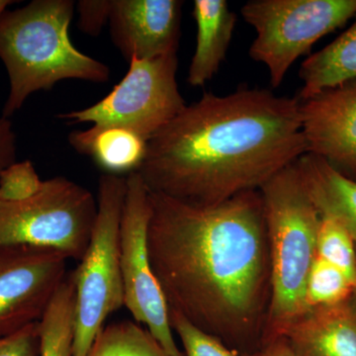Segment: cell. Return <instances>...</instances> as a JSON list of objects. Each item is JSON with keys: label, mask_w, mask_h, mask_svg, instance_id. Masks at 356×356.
<instances>
[{"label": "cell", "mask_w": 356, "mask_h": 356, "mask_svg": "<svg viewBox=\"0 0 356 356\" xmlns=\"http://www.w3.org/2000/svg\"><path fill=\"white\" fill-rule=\"evenodd\" d=\"M307 154L300 100L264 88L205 92L147 142V189L194 206L259 191Z\"/></svg>", "instance_id": "cell-2"}, {"label": "cell", "mask_w": 356, "mask_h": 356, "mask_svg": "<svg viewBox=\"0 0 356 356\" xmlns=\"http://www.w3.org/2000/svg\"><path fill=\"white\" fill-rule=\"evenodd\" d=\"M355 238L346 226L329 216H321L317 257L341 269L356 285Z\"/></svg>", "instance_id": "cell-21"}, {"label": "cell", "mask_w": 356, "mask_h": 356, "mask_svg": "<svg viewBox=\"0 0 356 356\" xmlns=\"http://www.w3.org/2000/svg\"><path fill=\"white\" fill-rule=\"evenodd\" d=\"M69 140L74 149L90 156L96 165L110 175L136 172L147 149V140L122 128H110L93 134L86 130L76 131L70 134Z\"/></svg>", "instance_id": "cell-17"}, {"label": "cell", "mask_w": 356, "mask_h": 356, "mask_svg": "<svg viewBox=\"0 0 356 356\" xmlns=\"http://www.w3.org/2000/svg\"><path fill=\"white\" fill-rule=\"evenodd\" d=\"M79 28L91 37H97L109 24L113 0H79L76 4Z\"/></svg>", "instance_id": "cell-24"}, {"label": "cell", "mask_w": 356, "mask_h": 356, "mask_svg": "<svg viewBox=\"0 0 356 356\" xmlns=\"http://www.w3.org/2000/svg\"><path fill=\"white\" fill-rule=\"evenodd\" d=\"M307 154L356 180V79L300 102Z\"/></svg>", "instance_id": "cell-11"}, {"label": "cell", "mask_w": 356, "mask_h": 356, "mask_svg": "<svg viewBox=\"0 0 356 356\" xmlns=\"http://www.w3.org/2000/svg\"><path fill=\"white\" fill-rule=\"evenodd\" d=\"M76 286L65 276L39 322L40 356H72Z\"/></svg>", "instance_id": "cell-18"}, {"label": "cell", "mask_w": 356, "mask_h": 356, "mask_svg": "<svg viewBox=\"0 0 356 356\" xmlns=\"http://www.w3.org/2000/svg\"><path fill=\"white\" fill-rule=\"evenodd\" d=\"M149 191L139 173H129L120 225L124 306L135 322L144 325L168 355L185 356L175 343L168 302L149 259Z\"/></svg>", "instance_id": "cell-9"}, {"label": "cell", "mask_w": 356, "mask_h": 356, "mask_svg": "<svg viewBox=\"0 0 356 356\" xmlns=\"http://www.w3.org/2000/svg\"><path fill=\"white\" fill-rule=\"evenodd\" d=\"M177 54L129 60V70L108 95L86 108L58 115L67 124L91 123L88 133L122 128L149 140L186 107L177 81Z\"/></svg>", "instance_id": "cell-8"}, {"label": "cell", "mask_w": 356, "mask_h": 356, "mask_svg": "<svg viewBox=\"0 0 356 356\" xmlns=\"http://www.w3.org/2000/svg\"><path fill=\"white\" fill-rule=\"evenodd\" d=\"M180 0H113L111 39L126 60H152L177 54Z\"/></svg>", "instance_id": "cell-12"}, {"label": "cell", "mask_w": 356, "mask_h": 356, "mask_svg": "<svg viewBox=\"0 0 356 356\" xmlns=\"http://www.w3.org/2000/svg\"><path fill=\"white\" fill-rule=\"evenodd\" d=\"M170 325L184 346L185 356H259L232 350L219 339L199 329L184 316L170 310Z\"/></svg>", "instance_id": "cell-22"}, {"label": "cell", "mask_w": 356, "mask_h": 356, "mask_svg": "<svg viewBox=\"0 0 356 356\" xmlns=\"http://www.w3.org/2000/svg\"><path fill=\"white\" fill-rule=\"evenodd\" d=\"M88 356H170L146 327L132 321L103 327Z\"/></svg>", "instance_id": "cell-19"}, {"label": "cell", "mask_w": 356, "mask_h": 356, "mask_svg": "<svg viewBox=\"0 0 356 356\" xmlns=\"http://www.w3.org/2000/svg\"><path fill=\"white\" fill-rule=\"evenodd\" d=\"M241 14L257 32L250 58L266 65L277 88L316 42L355 18L356 0H250Z\"/></svg>", "instance_id": "cell-7"}, {"label": "cell", "mask_w": 356, "mask_h": 356, "mask_svg": "<svg viewBox=\"0 0 356 356\" xmlns=\"http://www.w3.org/2000/svg\"><path fill=\"white\" fill-rule=\"evenodd\" d=\"M149 259L168 309L232 350L264 346L271 266L261 191L215 206L149 191Z\"/></svg>", "instance_id": "cell-1"}, {"label": "cell", "mask_w": 356, "mask_h": 356, "mask_svg": "<svg viewBox=\"0 0 356 356\" xmlns=\"http://www.w3.org/2000/svg\"><path fill=\"white\" fill-rule=\"evenodd\" d=\"M67 259L50 248H0V337L41 321L67 276Z\"/></svg>", "instance_id": "cell-10"}, {"label": "cell", "mask_w": 356, "mask_h": 356, "mask_svg": "<svg viewBox=\"0 0 356 356\" xmlns=\"http://www.w3.org/2000/svg\"><path fill=\"white\" fill-rule=\"evenodd\" d=\"M259 191L266 209L271 266L264 346L284 336L308 311L306 284L317 255L321 216L295 163L278 172Z\"/></svg>", "instance_id": "cell-4"}, {"label": "cell", "mask_w": 356, "mask_h": 356, "mask_svg": "<svg viewBox=\"0 0 356 356\" xmlns=\"http://www.w3.org/2000/svg\"><path fill=\"white\" fill-rule=\"evenodd\" d=\"M97 214V200L83 185L64 177L44 180L28 200H0V248H50L81 261Z\"/></svg>", "instance_id": "cell-6"}, {"label": "cell", "mask_w": 356, "mask_h": 356, "mask_svg": "<svg viewBox=\"0 0 356 356\" xmlns=\"http://www.w3.org/2000/svg\"><path fill=\"white\" fill-rule=\"evenodd\" d=\"M283 337L297 356H356V294L307 311Z\"/></svg>", "instance_id": "cell-13"}, {"label": "cell", "mask_w": 356, "mask_h": 356, "mask_svg": "<svg viewBox=\"0 0 356 356\" xmlns=\"http://www.w3.org/2000/svg\"><path fill=\"white\" fill-rule=\"evenodd\" d=\"M192 15L197 33L187 83L193 88H201L216 76L226 58L236 15L226 0H195Z\"/></svg>", "instance_id": "cell-14"}, {"label": "cell", "mask_w": 356, "mask_h": 356, "mask_svg": "<svg viewBox=\"0 0 356 356\" xmlns=\"http://www.w3.org/2000/svg\"><path fill=\"white\" fill-rule=\"evenodd\" d=\"M0 356H40L39 322L0 337Z\"/></svg>", "instance_id": "cell-25"}, {"label": "cell", "mask_w": 356, "mask_h": 356, "mask_svg": "<svg viewBox=\"0 0 356 356\" xmlns=\"http://www.w3.org/2000/svg\"><path fill=\"white\" fill-rule=\"evenodd\" d=\"M299 77L303 81L297 97L300 102L356 79V15L353 24L341 36L304 60Z\"/></svg>", "instance_id": "cell-16"}, {"label": "cell", "mask_w": 356, "mask_h": 356, "mask_svg": "<svg viewBox=\"0 0 356 356\" xmlns=\"http://www.w3.org/2000/svg\"><path fill=\"white\" fill-rule=\"evenodd\" d=\"M355 289V283L346 273L316 255L307 280V309L337 305L350 298Z\"/></svg>", "instance_id": "cell-20"}, {"label": "cell", "mask_w": 356, "mask_h": 356, "mask_svg": "<svg viewBox=\"0 0 356 356\" xmlns=\"http://www.w3.org/2000/svg\"><path fill=\"white\" fill-rule=\"evenodd\" d=\"M295 165L320 216L339 220L356 240V180L315 154H303Z\"/></svg>", "instance_id": "cell-15"}, {"label": "cell", "mask_w": 356, "mask_h": 356, "mask_svg": "<svg viewBox=\"0 0 356 356\" xmlns=\"http://www.w3.org/2000/svg\"><path fill=\"white\" fill-rule=\"evenodd\" d=\"M259 356H297L285 337L271 339L262 346Z\"/></svg>", "instance_id": "cell-27"}, {"label": "cell", "mask_w": 356, "mask_h": 356, "mask_svg": "<svg viewBox=\"0 0 356 356\" xmlns=\"http://www.w3.org/2000/svg\"><path fill=\"white\" fill-rule=\"evenodd\" d=\"M127 177L102 175L88 247L72 271L76 286L72 356H88L105 321L124 306L120 225Z\"/></svg>", "instance_id": "cell-5"}, {"label": "cell", "mask_w": 356, "mask_h": 356, "mask_svg": "<svg viewBox=\"0 0 356 356\" xmlns=\"http://www.w3.org/2000/svg\"><path fill=\"white\" fill-rule=\"evenodd\" d=\"M13 3H14V1H10V0H0V17H1L2 14L6 13L7 7Z\"/></svg>", "instance_id": "cell-28"}, {"label": "cell", "mask_w": 356, "mask_h": 356, "mask_svg": "<svg viewBox=\"0 0 356 356\" xmlns=\"http://www.w3.org/2000/svg\"><path fill=\"white\" fill-rule=\"evenodd\" d=\"M76 4L72 0H34L0 17V60L9 79L2 117L10 118L40 90L65 79L109 81L110 69L77 50L70 38Z\"/></svg>", "instance_id": "cell-3"}, {"label": "cell", "mask_w": 356, "mask_h": 356, "mask_svg": "<svg viewBox=\"0 0 356 356\" xmlns=\"http://www.w3.org/2000/svg\"><path fill=\"white\" fill-rule=\"evenodd\" d=\"M355 245H356V241H355ZM355 294H356V289H355Z\"/></svg>", "instance_id": "cell-29"}, {"label": "cell", "mask_w": 356, "mask_h": 356, "mask_svg": "<svg viewBox=\"0 0 356 356\" xmlns=\"http://www.w3.org/2000/svg\"><path fill=\"white\" fill-rule=\"evenodd\" d=\"M17 139L13 123L8 118H0V173L16 161Z\"/></svg>", "instance_id": "cell-26"}, {"label": "cell", "mask_w": 356, "mask_h": 356, "mask_svg": "<svg viewBox=\"0 0 356 356\" xmlns=\"http://www.w3.org/2000/svg\"><path fill=\"white\" fill-rule=\"evenodd\" d=\"M43 184L31 161H15L0 173V200H28L39 193Z\"/></svg>", "instance_id": "cell-23"}]
</instances>
